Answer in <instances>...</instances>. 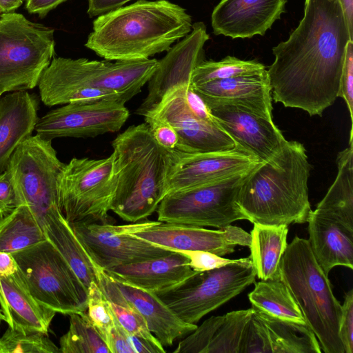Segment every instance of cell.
<instances>
[{
	"instance_id": "36",
	"label": "cell",
	"mask_w": 353,
	"mask_h": 353,
	"mask_svg": "<svg viewBox=\"0 0 353 353\" xmlns=\"http://www.w3.org/2000/svg\"><path fill=\"white\" fill-rule=\"evenodd\" d=\"M0 343L3 353H61L48 335L41 332L24 334L8 327Z\"/></svg>"
},
{
	"instance_id": "32",
	"label": "cell",
	"mask_w": 353,
	"mask_h": 353,
	"mask_svg": "<svg viewBox=\"0 0 353 353\" xmlns=\"http://www.w3.org/2000/svg\"><path fill=\"white\" fill-rule=\"evenodd\" d=\"M259 316L267 327L272 353L321 352L317 338L307 324Z\"/></svg>"
},
{
	"instance_id": "28",
	"label": "cell",
	"mask_w": 353,
	"mask_h": 353,
	"mask_svg": "<svg viewBox=\"0 0 353 353\" xmlns=\"http://www.w3.org/2000/svg\"><path fill=\"white\" fill-rule=\"evenodd\" d=\"M337 175L313 212L353 231V139L336 157Z\"/></svg>"
},
{
	"instance_id": "43",
	"label": "cell",
	"mask_w": 353,
	"mask_h": 353,
	"mask_svg": "<svg viewBox=\"0 0 353 353\" xmlns=\"http://www.w3.org/2000/svg\"><path fill=\"white\" fill-rule=\"evenodd\" d=\"M23 205L8 170L0 174V217Z\"/></svg>"
},
{
	"instance_id": "13",
	"label": "cell",
	"mask_w": 353,
	"mask_h": 353,
	"mask_svg": "<svg viewBox=\"0 0 353 353\" xmlns=\"http://www.w3.org/2000/svg\"><path fill=\"white\" fill-rule=\"evenodd\" d=\"M154 222L138 221L127 225L77 222L70 225L93 265L105 270L112 267L170 254L172 251L152 244L132 234Z\"/></svg>"
},
{
	"instance_id": "5",
	"label": "cell",
	"mask_w": 353,
	"mask_h": 353,
	"mask_svg": "<svg viewBox=\"0 0 353 353\" xmlns=\"http://www.w3.org/2000/svg\"><path fill=\"white\" fill-rule=\"evenodd\" d=\"M159 61H90L54 58L39 83L41 101L47 106L106 99L128 101L141 91Z\"/></svg>"
},
{
	"instance_id": "19",
	"label": "cell",
	"mask_w": 353,
	"mask_h": 353,
	"mask_svg": "<svg viewBox=\"0 0 353 353\" xmlns=\"http://www.w3.org/2000/svg\"><path fill=\"white\" fill-rule=\"evenodd\" d=\"M210 39L206 26L199 21L192 24L191 32L171 47L159 61L149 80L148 94L135 113L143 116L157 105L170 88L191 83L194 69L204 61L203 47Z\"/></svg>"
},
{
	"instance_id": "35",
	"label": "cell",
	"mask_w": 353,
	"mask_h": 353,
	"mask_svg": "<svg viewBox=\"0 0 353 353\" xmlns=\"http://www.w3.org/2000/svg\"><path fill=\"white\" fill-rule=\"evenodd\" d=\"M253 312L251 307L224 314L206 353H239L243 330Z\"/></svg>"
},
{
	"instance_id": "14",
	"label": "cell",
	"mask_w": 353,
	"mask_h": 353,
	"mask_svg": "<svg viewBox=\"0 0 353 353\" xmlns=\"http://www.w3.org/2000/svg\"><path fill=\"white\" fill-rule=\"evenodd\" d=\"M123 99L75 102L49 111L38 119L34 130L41 137H94L119 131L130 112Z\"/></svg>"
},
{
	"instance_id": "42",
	"label": "cell",
	"mask_w": 353,
	"mask_h": 353,
	"mask_svg": "<svg viewBox=\"0 0 353 353\" xmlns=\"http://www.w3.org/2000/svg\"><path fill=\"white\" fill-rule=\"evenodd\" d=\"M185 255L189 261V265L196 272H204L223 267L235 259L223 258L210 252L201 250L175 251Z\"/></svg>"
},
{
	"instance_id": "54",
	"label": "cell",
	"mask_w": 353,
	"mask_h": 353,
	"mask_svg": "<svg viewBox=\"0 0 353 353\" xmlns=\"http://www.w3.org/2000/svg\"><path fill=\"white\" fill-rule=\"evenodd\" d=\"M309 1L310 0H305L304 8H305L307 6V5L308 4Z\"/></svg>"
},
{
	"instance_id": "52",
	"label": "cell",
	"mask_w": 353,
	"mask_h": 353,
	"mask_svg": "<svg viewBox=\"0 0 353 353\" xmlns=\"http://www.w3.org/2000/svg\"><path fill=\"white\" fill-rule=\"evenodd\" d=\"M4 319H5L4 316H3L2 312H1V310L0 309V326H1V322L4 321Z\"/></svg>"
},
{
	"instance_id": "27",
	"label": "cell",
	"mask_w": 353,
	"mask_h": 353,
	"mask_svg": "<svg viewBox=\"0 0 353 353\" xmlns=\"http://www.w3.org/2000/svg\"><path fill=\"white\" fill-rule=\"evenodd\" d=\"M44 235L61 253L88 291L97 283L95 268L59 207L51 209L42 223Z\"/></svg>"
},
{
	"instance_id": "40",
	"label": "cell",
	"mask_w": 353,
	"mask_h": 353,
	"mask_svg": "<svg viewBox=\"0 0 353 353\" xmlns=\"http://www.w3.org/2000/svg\"><path fill=\"white\" fill-rule=\"evenodd\" d=\"M339 97L346 103L352 130L353 121V41L349 40L345 46L344 61L340 81Z\"/></svg>"
},
{
	"instance_id": "24",
	"label": "cell",
	"mask_w": 353,
	"mask_h": 353,
	"mask_svg": "<svg viewBox=\"0 0 353 353\" xmlns=\"http://www.w3.org/2000/svg\"><path fill=\"white\" fill-rule=\"evenodd\" d=\"M38 100L26 90L0 98V174L17 148L32 135L38 121Z\"/></svg>"
},
{
	"instance_id": "11",
	"label": "cell",
	"mask_w": 353,
	"mask_h": 353,
	"mask_svg": "<svg viewBox=\"0 0 353 353\" xmlns=\"http://www.w3.org/2000/svg\"><path fill=\"white\" fill-rule=\"evenodd\" d=\"M250 170L168 194L157 209L158 221L221 228L236 221L246 220L237 203V197L242 182Z\"/></svg>"
},
{
	"instance_id": "12",
	"label": "cell",
	"mask_w": 353,
	"mask_h": 353,
	"mask_svg": "<svg viewBox=\"0 0 353 353\" xmlns=\"http://www.w3.org/2000/svg\"><path fill=\"white\" fill-rule=\"evenodd\" d=\"M65 163L57 156L52 140L31 135L14 150L6 170L22 204L41 225L46 214L59 207L57 181Z\"/></svg>"
},
{
	"instance_id": "22",
	"label": "cell",
	"mask_w": 353,
	"mask_h": 353,
	"mask_svg": "<svg viewBox=\"0 0 353 353\" xmlns=\"http://www.w3.org/2000/svg\"><path fill=\"white\" fill-rule=\"evenodd\" d=\"M104 271L118 281L152 292L169 288L196 272L188 259L177 252Z\"/></svg>"
},
{
	"instance_id": "2",
	"label": "cell",
	"mask_w": 353,
	"mask_h": 353,
	"mask_svg": "<svg viewBox=\"0 0 353 353\" xmlns=\"http://www.w3.org/2000/svg\"><path fill=\"white\" fill-rule=\"evenodd\" d=\"M192 17L166 0H139L98 16L85 46L108 61L149 59L192 30Z\"/></svg>"
},
{
	"instance_id": "44",
	"label": "cell",
	"mask_w": 353,
	"mask_h": 353,
	"mask_svg": "<svg viewBox=\"0 0 353 353\" xmlns=\"http://www.w3.org/2000/svg\"><path fill=\"white\" fill-rule=\"evenodd\" d=\"M145 121L148 124L150 131L157 142L163 148L176 150L179 139L175 130L169 123L164 121L144 117Z\"/></svg>"
},
{
	"instance_id": "53",
	"label": "cell",
	"mask_w": 353,
	"mask_h": 353,
	"mask_svg": "<svg viewBox=\"0 0 353 353\" xmlns=\"http://www.w3.org/2000/svg\"><path fill=\"white\" fill-rule=\"evenodd\" d=\"M0 353H3V346L1 343H0Z\"/></svg>"
},
{
	"instance_id": "49",
	"label": "cell",
	"mask_w": 353,
	"mask_h": 353,
	"mask_svg": "<svg viewBox=\"0 0 353 353\" xmlns=\"http://www.w3.org/2000/svg\"><path fill=\"white\" fill-rule=\"evenodd\" d=\"M18 270V265L12 254L0 252V276L14 274Z\"/></svg>"
},
{
	"instance_id": "21",
	"label": "cell",
	"mask_w": 353,
	"mask_h": 353,
	"mask_svg": "<svg viewBox=\"0 0 353 353\" xmlns=\"http://www.w3.org/2000/svg\"><path fill=\"white\" fill-rule=\"evenodd\" d=\"M192 86L202 97L238 105L272 119V89L267 70Z\"/></svg>"
},
{
	"instance_id": "48",
	"label": "cell",
	"mask_w": 353,
	"mask_h": 353,
	"mask_svg": "<svg viewBox=\"0 0 353 353\" xmlns=\"http://www.w3.org/2000/svg\"><path fill=\"white\" fill-rule=\"evenodd\" d=\"M67 0H25V8L30 14L45 17L48 12Z\"/></svg>"
},
{
	"instance_id": "55",
	"label": "cell",
	"mask_w": 353,
	"mask_h": 353,
	"mask_svg": "<svg viewBox=\"0 0 353 353\" xmlns=\"http://www.w3.org/2000/svg\"><path fill=\"white\" fill-rule=\"evenodd\" d=\"M1 96V94H0V97Z\"/></svg>"
},
{
	"instance_id": "33",
	"label": "cell",
	"mask_w": 353,
	"mask_h": 353,
	"mask_svg": "<svg viewBox=\"0 0 353 353\" xmlns=\"http://www.w3.org/2000/svg\"><path fill=\"white\" fill-rule=\"evenodd\" d=\"M69 316V329L59 340L61 353H110L86 312Z\"/></svg>"
},
{
	"instance_id": "37",
	"label": "cell",
	"mask_w": 353,
	"mask_h": 353,
	"mask_svg": "<svg viewBox=\"0 0 353 353\" xmlns=\"http://www.w3.org/2000/svg\"><path fill=\"white\" fill-rule=\"evenodd\" d=\"M86 312L104 341L109 331L114 325V317L107 299L96 282H92L88 288Z\"/></svg>"
},
{
	"instance_id": "51",
	"label": "cell",
	"mask_w": 353,
	"mask_h": 353,
	"mask_svg": "<svg viewBox=\"0 0 353 353\" xmlns=\"http://www.w3.org/2000/svg\"><path fill=\"white\" fill-rule=\"evenodd\" d=\"M24 0H0V13L14 12Z\"/></svg>"
},
{
	"instance_id": "47",
	"label": "cell",
	"mask_w": 353,
	"mask_h": 353,
	"mask_svg": "<svg viewBox=\"0 0 353 353\" xmlns=\"http://www.w3.org/2000/svg\"><path fill=\"white\" fill-rule=\"evenodd\" d=\"M131 0H88V14L98 17L122 7Z\"/></svg>"
},
{
	"instance_id": "26",
	"label": "cell",
	"mask_w": 353,
	"mask_h": 353,
	"mask_svg": "<svg viewBox=\"0 0 353 353\" xmlns=\"http://www.w3.org/2000/svg\"><path fill=\"white\" fill-rule=\"evenodd\" d=\"M307 222L310 249L325 274L336 266L352 270L353 231L312 210Z\"/></svg>"
},
{
	"instance_id": "7",
	"label": "cell",
	"mask_w": 353,
	"mask_h": 353,
	"mask_svg": "<svg viewBox=\"0 0 353 353\" xmlns=\"http://www.w3.org/2000/svg\"><path fill=\"white\" fill-rule=\"evenodd\" d=\"M54 29L15 12L0 14V94L35 88L54 54Z\"/></svg>"
},
{
	"instance_id": "31",
	"label": "cell",
	"mask_w": 353,
	"mask_h": 353,
	"mask_svg": "<svg viewBox=\"0 0 353 353\" xmlns=\"http://www.w3.org/2000/svg\"><path fill=\"white\" fill-rule=\"evenodd\" d=\"M46 239L41 224L26 204L0 217V252L13 254Z\"/></svg>"
},
{
	"instance_id": "20",
	"label": "cell",
	"mask_w": 353,
	"mask_h": 353,
	"mask_svg": "<svg viewBox=\"0 0 353 353\" xmlns=\"http://www.w3.org/2000/svg\"><path fill=\"white\" fill-rule=\"evenodd\" d=\"M288 0H221L211 15L215 35L232 39L263 36L285 12Z\"/></svg>"
},
{
	"instance_id": "18",
	"label": "cell",
	"mask_w": 353,
	"mask_h": 353,
	"mask_svg": "<svg viewBox=\"0 0 353 353\" xmlns=\"http://www.w3.org/2000/svg\"><path fill=\"white\" fill-rule=\"evenodd\" d=\"M259 162L238 145L229 150L201 154L178 150L177 161L169 175L167 194L245 172Z\"/></svg>"
},
{
	"instance_id": "46",
	"label": "cell",
	"mask_w": 353,
	"mask_h": 353,
	"mask_svg": "<svg viewBox=\"0 0 353 353\" xmlns=\"http://www.w3.org/2000/svg\"><path fill=\"white\" fill-rule=\"evenodd\" d=\"M120 325V324H119ZM123 334L127 339L130 345L132 348L134 353H165V350L163 345H157L146 339L134 335L120 325Z\"/></svg>"
},
{
	"instance_id": "23",
	"label": "cell",
	"mask_w": 353,
	"mask_h": 353,
	"mask_svg": "<svg viewBox=\"0 0 353 353\" xmlns=\"http://www.w3.org/2000/svg\"><path fill=\"white\" fill-rule=\"evenodd\" d=\"M0 306L8 327L24 334H48L56 314L33 298L17 272L0 276Z\"/></svg>"
},
{
	"instance_id": "50",
	"label": "cell",
	"mask_w": 353,
	"mask_h": 353,
	"mask_svg": "<svg viewBox=\"0 0 353 353\" xmlns=\"http://www.w3.org/2000/svg\"><path fill=\"white\" fill-rule=\"evenodd\" d=\"M343 8L350 35L353 37V0H338Z\"/></svg>"
},
{
	"instance_id": "41",
	"label": "cell",
	"mask_w": 353,
	"mask_h": 353,
	"mask_svg": "<svg viewBox=\"0 0 353 353\" xmlns=\"http://www.w3.org/2000/svg\"><path fill=\"white\" fill-rule=\"evenodd\" d=\"M339 336L344 353H353V290L345 294L341 305Z\"/></svg>"
},
{
	"instance_id": "9",
	"label": "cell",
	"mask_w": 353,
	"mask_h": 353,
	"mask_svg": "<svg viewBox=\"0 0 353 353\" xmlns=\"http://www.w3.org/2000/svg\"><path fill=\"white\" fill-rule=\"evenodd\" d=\"M256 272L249 257L223 267L196 272L180 283L154 293L182 321L196 324L209 312L255 283Z\"/></svg>"
},
{
	"instance_id": "3",
	"label": "cell",
	"mask_w": 353,
	"mask_h": 353,
	"mask_svg": "<svg viewBox=\"0 0 353 353\" xmlns=\"http://www.w3.org/2000/svg\"><path fill=\"white\" fill-rule=\"evenodd\" d=\"M311 170L304 145L287 141L270 160L259 162L241 185L237 203L252 223H304L312 212L307 182Z\"/></svg>"
},
{
	"instance_id": "17",
	"label": "cell",
	"mask_w": 353,
	"mask_h": 353,
	"mask_svg": "<svg viewBox=\"0 0 353 353\" xmlns=\"http://www.w3.org/2000/svg\"><path fill=\"white\" fill-rule=\"evenodd\" d=\"M137 237L172 252L201 250L219 256L234 252L236 245L249 246L250 234L228 225L219 230L156 221L132 233Z\"/></svg>"
},
{
	"instance_id": "30",
	"label": "cell",
	"mask_w": 353,
	"mask_h": 353,
	"mask_svg": "<svg viewBox=\"0 0 353 353\" xmlns=\"http://www.w3.org/2000/svg\"><path fill=\"white\" fill-rule=\"evenodd\" d=\"M248 298L254 312L261 316L306 324L299 307L281 280L254 283Z\"/></svg>"
},
{
	"instance_id": "10",
	"label": "cell",
	"mask_w": 353,
	"mask_h": 353,
	"mask_svg": "<svg viewBox=\"0 0 353 353\" xmlns=\"http://www.w3.org/2000/svg\"><path fill=\"white\" fill-rule=\"evenodd\" d=\"M59 208L69 223H108L116 190L114 155L91 159L73 158L57 181Z\"/></svg>"
},
{
	"instance_id": "25",
	"label": "cell",
	"mask_w": 353,
	"mask_h": 353,
	"mask_svg": "<svg viewBox=\"0 0 353 353\" xmlns=\"http://www.w3.org/2000/svg\"><path fill=\"white\" fill-rule=\"evenodd\" d=\"M114 281L127 304L142 316L150 331L163 346H171L196 328V324L182 321L155 293Z\"/></svg>"
},
{
	"instance_id": "29",
	"label": "cell",
	"mask_w": 353,
	"mask_h": 353,
	"mask_svg": "<svg viewBox=\"0 0 353 353\" xmlns=\"http://www.w3.org/2000/svg\"><path fill=\"white\" fill-rule=\"evenodd\" d=\"M253 224L249 247L256 276L263 281L281 280V261L288 244V225Z\"/></svg>"
},
{
	"instance_id": "16",
	"label": "cell",
	"mask_w": 353,
	"mask_h": 353,
	"mask_svg": "<svg viewBox=\"0 0 353 353\" xmlns=\"http://www.w3.org/2000/svg\"><path fill=\"white\" fill-rule=\"evenodd\" d=\"M201 97L217 125L236 145L255 156L261 162L273 158L287 141L272 119L238 105Z\"/></svg>"
},
{
	"instance_id": "38",
	"label": "cell",
	"mask_w": 353,
	"mask_h": 353,
	"mask_svg": "<svg viewBox=\"0 0 353 353\" xmlns=\"http://www.w3.org/2000/svg\"><path fill=\"white\" fill-rule=\"evenodd\" d=\"M239 353H272L267 327L254 311L243 330Z\"/></svg>"
},
{
	"instance_id": "4",
	"label": "cell",
	"mask_w": 353,
	"mask_h": 353,
	"mask_svg": "<svg viewBox=\"0 0 353 353\" xmlns=\"http://www.w3.org/2000/svg\"><path fill=\"white\" fill-rule=\"evenodd\" d=\"M116 190L110 210L135 223L153 214L167 195L178 150L154 139L148 123L132 125L112 141Z\"/></svg>"
},
{
	"instance_id": "34",
	"label": "cell",
	"mask_w": 353,
	"mask_h": 353,
	"mask_svg": "<svg viewBox=\"0 0 353 353\" xmlns=\"http://www.w3.org/2000/svg\"><path fill=\"white\" fill-rule=\"evenodd\" d=\"M265 70V65L257 61L241 60L227 56L218 61L201 62L194 69L190 82L192 85H197L212 81L258 73Z\"/></svg>"
},
{
	"instance_id": "6",
	"label": "cell",
	"mask_w": 353,
	"mask_h": 353,
	"mask_svg": "<svg viewBox=\"0 0 353 353\" xmlns=\"http://www.w3.org/2000/svg\"><path fill=\"white\" fill-rule=\"evenodd\" d=\"M281 280L299 307L325 353H344L339 336L341 305L316 262L307 239L295 236L281 261Z\"/></svg>"
},
{
	"instance_id": "15",
	"label": "cell",
	"mask_w": 353,
	"mask_h": 353,
	"mask_svg": "<svg viewBox=\"0 0 353 353\" xmlns=\"http://www.w3.org/2000/svg\"><path fill=\"white\" fill-rule=\"evenodd\" d=\"M143 117L158 119L172 126L179 139L176 150L182 152H221L236 146L234 140L216 122L202 120L192 112L185 101L183 84L169 89Z\"/></svg>"
},
{
	"instance_id": "1",
	"label": "cell",
	"mask_w": 353,
	"mask_h": 353,
	"mask_svg": "<svg viewBox=\"0 0 353 353\" xmlns=\"http://www.w3.org/2000/svg\"><path fill=\"white\" fill-rule=\"evenodd\" d=\"M353 41L338 0H310L286 41L272 48V98L321 116L339 97L345 46Z\"/></svg>"
},
{
	"instance_id": "39",
	"label": "cell",
	"mask_w": 353,
	"mask_h": 353,
	"mask_svg": "<svg viewBox=\"0 0 353 353\" xmlns=\"http://www.w3.org/2000/svg\"><path fill=\"white\" fill-rule=\"evenodd\" d=\"M108 303L117 322L123 329L134 335L162 345L150 331L142 316L133 307L128 305L127 303L123 305L108 301Z\"/></svg>"
},
{
	"instance_id": "8",
	"label": "cell",
	"mask_w": 353,
	"mask_h": 353,
	"mask_svg": "<svg viewBox=\"0 0 353 353\" xmlns=\"http://www.w3.org/2000/svg\"><path fill=\"white\" fill-rule=\"evenodd\" d=\"M12 254L17 273L39 304L67 315L87 311L88 290L48 240Z\"/></svg>"
},
{
	"instance_id": "45",
	"label": "cell",
	"mask_w": 353,
	"mask_h": 353,
	"mask_svg": "<svg viewBox=\"0 0 353 353\" xmlns=\"http://www.w3.org/2000/svg\"><path fill=\"white\" fill-rule=\"evenodd\" d=\"M110 353H134L127 339L123 334L119 323L114 317V325L104 339Z\"/></svg>"
}]
</instances>
